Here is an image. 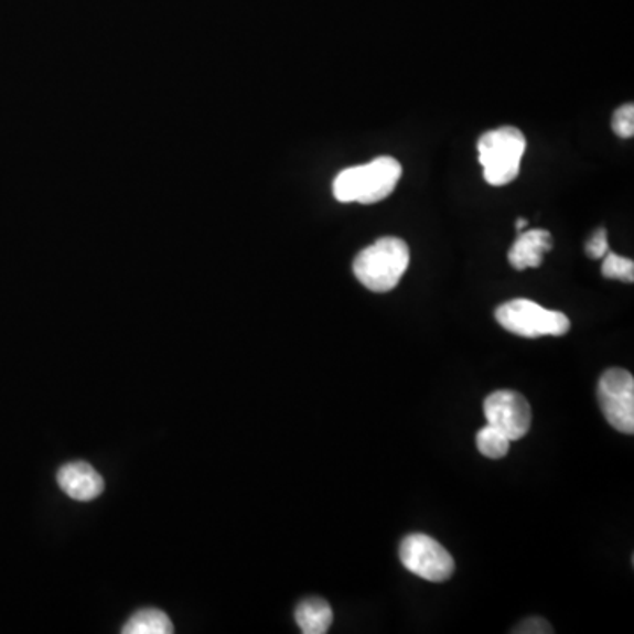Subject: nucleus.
Instances as JSON below:
<instances>
[{
    "label": "nucleus",
    "instance_id": "8",
    "mask_svg": "<svg viewBox=\"0 0 634 634\" xmlns=\"http://www.w3.org/2000/svg\"><path fill=\"white\" fill-rule=\"evenodd\" d=\"M57 483L61 491L79 503H88L105 492V480L87 462H69L62 465L57 473Z\"/></svg>",
    "mask_w": 634,
    "mask_h": 634
},
{
    "label": "nucleus",
    "instance_id": "9",
    "mask_svg": "<svg viewBox=\"0 0 634 634\" xmlns=\"http://www.w3.org/2000/svg\"><path fill=\"white\" fill-rule=\"evenodd\" d=\"M554 247L550 233L547 229H529L518 235L509 249V265L515 270L541 267L542 258Z\"/></svg>",
    "mask_w": 634,
    "mask_h": 634
},
{
    "label": "nucleus",
    "instance_id": "11",
    "mask_svg": "<svg viewBox=\"0 0 634 634\" xmlns=\"http://www.w3.org/2000/svg\"><path fill=\"white\" fill-rule=\"evenodd\" d=\"M173 631L175 627H173V622L170 621L166 613L155 609L136 612L122 627L123 634H170Z\"/></svg>",
    "mask_w": 634,
    "mask_h": 634
},
{
    "label": "nucleus",
    "instance_id": "14",
    "mask_svg": "<svg viewBox=\"0 0 634 634\" xmlns=\"http://www.w3.org/2000/svg\"><path fill=\"white\" fill-rule=\"evenodd\" d=\"M612 129L619 138H633L634 136V106L631 103L621 106L615 114H613Z\"/></svg>",
    "mask_w": 634,
    "mask_h": 634
},
{
    "label": "nucleus",
    "instance_id": "6",
    "mask_svg": "<svg viewBox=\"0 0 634 634\" xmlns=\"http://www.w3.org/2000/svg\"><path fill=\"white\" fill-rule=\"evenodd\" d=\"M598 397L606 420L622 433L634 432V377L624 368H610L601 376Z\"/></svg>",
    "mask_w": 634,
    "mask_h": 634
},
{
    "label": "nucleus",
    "instance_id": "1",
    "mask_svg": "<svg viewBox=\"0 0 634 634\" xmlns=\"http://www.w3.org/2000/svg\"><path fill=\"white\" fill-rule=\"evenodd\" d=\"M402 166L395 158H377L364 166L347 168L333 180V194L341 203L373 205L394 193Z\"/></svg>",
    "mask_w": 634,
    "mask_h": 634
},
{
    "label": "nucleus",
    "instance_id": "13",
    "mask_svg": "<svg viewBox=\"0 0 634 634\" xmlns=\"http://www.w3.org/2000/svg\"><path fill=\"white\" fill-rule=\"evenodd\" d=\"M603 276L606 279H617L631 284L634 280L633 259L622 258L615 252L604 254Z\"/></svg>",
    "mask_w": 634,
    "mask_h": 634
},
{
    "label": "nucleus",
    "instance_id": "5",
    "mask_svg": "<svg viewBox=\"0 0 634 634\" xmlns=\"http://www.w3.org/2000/svg\"><path fill=\"white\" fill-rule=\"evenodd\" d=\"M398 556L407 571L427 582H447L455 571V560L450 551L427 534H411L404 538Z\"/></svg>",
    "mask_w": 634,
    "mask_h": 634
},
{
    "label": "nucleus",
    "instance_id": "16",
    "mask_svg": "<svg viewBox=\"0 0 634 634\" xmlns=\"http://www.w3.org/2000/svg\"><path fill=\"white\" fill-rule=\"evenodd\" d=\"M515 633H529V634H541V633H554L550 624L547 621H542L539 617L527 619V621L522 622L520 626L516 627Z\"/></svg>",
    "mask_w": 634,
    "mask_h": 634
},
{
    "label": "nucleus",
    "instance_id": "10",
    "mask_svg": "<svg viewBox=\"0 0 634 634\" xmlns=\"http://www.w3.org/2000/svg\"><path fill=\"white\" fill-rule=\"evenodd\" d=\"M294 621L303 634L329 633L333 624V610L323 598H307L294 610Z\"/></svg>",
    "mask_w": 634,
    "mask_h": 634
},
{
    "label": "nucleus",
    "instance_id": "17",
    "mask_svg": "<svg viewBox=\"0 0 634 634\" xmlns=\"http://www.w3.org/2000/svg\"><path fill=\"white\" fill-rule=\"evenodd\" d=\"M525 226H527V221L525 219L516 221V229H518V232H522V229H524Z\"/></svg>",
    "mask_w": 634,
    "mask_h": 634
},
{
    "label": "nucleus",
    "instance_id": "7",
    "mask_svg": "<svg viewBox=\"0 0 634 634\" xmlns=\"http://www.w3.org/2000/svg\"><path fill=\"white\" fill-rule=\"evenodd\" d=\"M486 423L506 433L513 441H520L530 430L533 411L524 395L513 389H499L488 395L483 404Z\"/></svg>",
    "mask_w": 634,
    "mask_h": 634
},
{
    "label": "nucleus",
    "instance_id": "3",
    "mask_svg": "<svg viewBox=\"0 0 634 634\" xmlns=\"http://www.w3.org/2000/svg\"><path fill=\"white\" fill-rule=\"evenodd\" d=\"M525 147L524 132L516 127H499L485 132L477 141V152L486 182L495 187L513 182L520 171Z\"/></svg>",
    "mask_w": 634,
    "mask_h": 634
},
{
    "label": "nucleus",
    "instance_id": "12",
    "mask_svg": "<svg viewBox=\"0 0 634 634\" xmlns=\"http://www.w3.org/2000/svg\"><path fill=\"white\" fill-rule=\"evenodd\" d=\"M476 447L486 459L499 460L509 453L512 439L507 438L506 433L501 432L499 429L486 423V427L477 432Z\"/></svg>",
    "mask_w": 634,
    "mask_h": 634
},
{
    "label": "nucleus",
    "instance_id": "4",
    "mask_svg": "<svg viewBox=\"0 0 634 634\" xmlns=\"http://www.w3.org/2000/svg\"><path fill=\"white\" fill-rule=\"evenodd\" d=\"M495 320L507 332L520 335V337L538 339L560 337L571 329L568 315L559 311H550L533 300L516 298L512 302L503 303L495 311Z\"/></svg>",
    "mask_w": 634,
    "mask_h": 634
},
{
    "label": "nucleus",
    "instance_id": "15",
    "mask_svg": "<svg viewBox=\"0 0 634 634\" xmlns=\"http://www.w3.org/2000/svg\"><path fill=\"white\" fill-rule=\"evenodd\" d=\"M585 252L587 256L592 259L604 258V254L609 252V235H606V229H595L594 235L587 241Z\"/></svg>",
    "mask_w": 634,
    "mask_h": 634
},
{
    "label": "nucleus",
    "instance_id": "2",
    "mask_svg": "<svg viewBox=\"0 0 634 634\" xmlns=\"http://www.w3.org/2000/svg\"><path fill=\"white\" fill-rule=\"evenodd\" d=\"M411 261L406 241L385 237L356 256L353 271L356 279L374 293H388L397 288Z\"/></svg>",
    "mask_w": 634,
    "mask_h": 634
}]
</instances>
